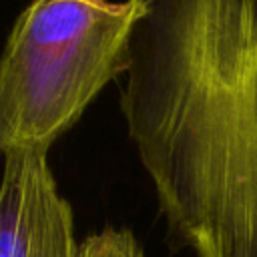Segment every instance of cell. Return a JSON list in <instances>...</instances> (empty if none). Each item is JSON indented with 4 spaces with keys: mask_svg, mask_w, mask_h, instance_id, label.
<instances>
[{
    "mask_svg": "<svg viewBox=\"0 0 257 257\" xmlns=\"http://www.w3.org/2000/svg\"><path fill=\"white\" fill-rule=\"evenodd\" d=\"M2 155L0 257H78L72 209L58 193L48 151Z\"/></svg>",
    "mask_w": 257,
    "mask_h": 257,
    "instance_id": "obj_3",
    "label": "cell"
},
{
    "mask_svg": "<svg viewBox=\"0 0 257 257\" xmlns=\"http://www.w3.org/2000/svg\"><path fill=\"white\" fill-rule=\"evenodd\" d=\"M141 0H30L0 60V151L38 149L76 124L128 68Z\"/></svg>",
    "mask_w": 257,
    "mask_h": 257,
    "instance_id": "obj_2",
    "label": "cell"
},
{
    "mask_svg": "<svg viewBox=\"0 0 257 257\" xmlns=\"http://www.w3.org/2000/svg\"><path fill=\"white\" fill-rule=\"evenodd\" d=\"M78 257H143V251L128 229L106 227L78 245Z\"/></svg>",
    "mask_w": 257,
    "mask_h": 257,
    "instance_id": "obj_4",
    "label": "cell"
},
{
    "mask_svg": "<svg viewBox=\"0 0 257 257\" xmlns=\"http://www.w3.org/2000/svg\"><path fill=\"white\" fill-rule=\"evenodd\" d=\"M120 112L195 257H257V0H141Z\"/></svg>",
    "mask_w": 257,
    "mask_h": 257,
    "instance_id": "obj_1",
    "label": "cell"
}]
</instances>
